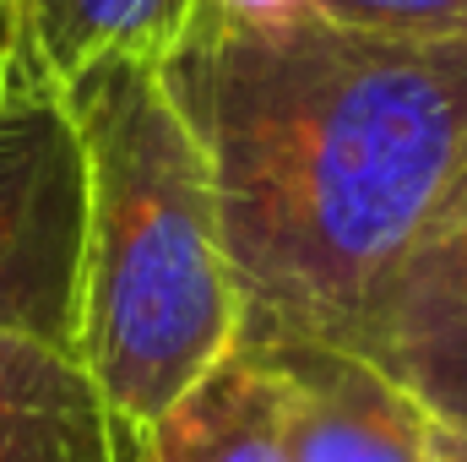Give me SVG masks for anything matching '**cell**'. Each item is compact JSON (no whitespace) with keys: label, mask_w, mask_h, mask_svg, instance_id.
<instances>
[{"label":"cell","mask_w":467,"mask_h":462,"mask_svg":"<svg viewBox=\"0 0 467 462\" xmlns=\"http://www.w3.org/2000/svg\"><path fill=\"white\" fill-rule=\"evenodd\" d=\"M88 147L66 93L0 55V327L71 343L88 278Z\"/></svg>","instance_id":"3"},{"label":"cell","mask_w":467,"mask_h":462,"mask_svg":"<svg viewBox=\"0 0 467 462\" xmlns=\"http://www.w3.org/2000/svg\"><path fill=\"white\" fill-rule=\"evenodd\" d=\"M343 348L402 381L441 430H467V169L369 289Z\"/></svg>","instance_id":"4"},{"label":"cell","mask_w":467,"mask_h":462,"mask_svg":"<svg viewBox=\"0 0 467 462\" xmlns=\"http://www.w3.org/2000/svg\"><path fill=\"white\" fill-rule=\"evenodd\" d=\"M152 462H294L277 370L255 348H234L152 430Z\"/></svg>","instance_id":"8"},{"label":"cell","mask_w":467,"mask_h":462,"mask_svg":"<svg viewBox=\"0 0 467 462\" xmlns=\"http://www.w3.org/2000/svg\"><path fill=\"white\" fill-rule=\"evenodd\" d=\"M16 49V0H0V55Z\"/></svg>","instance_id":"11"},{"label":"cell","mask_w":467,"mask_h":462,"mask_svg":"<svg viewBox=\"0 0 467 462\" xmlns=\"http://www.w3.org/2000/svg\"><path fill=\"white\" fill-rule=\"evenodd\" d=\"M239 11H316L343 27L408 33V38H467V0H223Z\"/></svg>","instance_id":"9"},{"label":"cell","mask_w":467,"mask_h":462,"mask_svg":"<svg viewBox=\"0 0 467 462\" xmlns=\"http://www.w3.org/2000/svg\"><path fill=\"white\" fill-rule=\"evenodd\" d=\"M0 462H152L82 348L0 327Z\"/></svg>","instance_id":"6"},{"label":"cell","mask_w":467,"mask_h":462,"mask_svg":"<svg viewBox=\"0 0 467 462\" xmlns=\"http://www.w3.org/2000/svg\"><path fill=\"white\" fill-rule=\"evenodd\" d=\"M66 104L93 191L77 348L152 436L244 343L213 174L158 60L115 55L77 77Z\"/></svg>","instance_id":"2"},{"label":"cell","mask_w":467,"mask_h":462,"mask_svg":"<svg viewBox=\"0 0 467 462\" xmlns=\"http://www.w3.org/2000/svg\"><path fill=\"white\" fill-rule=\"evenodd\" d=\"M430 462H467V430H435Z\"/></svg>","instance_id":"10"},{"label":"cell","mask_w":467,"mask_h":462,"mask_svg":"<svg viewBox=\"0 0 467 462\" xmlns=\"http://www.w3.org/2000/svg\"><path fill=\"white\" fill-rule=\"evenodd\" d=\"M229 245L244 343H343L467 169V38L196 0L158 60Z\"/></svg>","instance_id":"1"},{"label":"cell","mask_w":467,"mask_h":462,"mask_svg":"<svg viewBox=\"0 0 467 462\" xmlns=\"http://www.w3.org/2000/svg\"><path fill=\"white\" fill-rule=\"evenodd\" d=\"M255 353L283 381L294 462H430L441 425L364 353L321 338H283Z\"/></svg>","instance_id":"5"},{"label":"cell","mask_w":467,"mask_h":462,"mask_svg":"<svg viewBox=\"0 0 467 462\" xmlns=\"http://www.w3.org/2000/svg\"><path fill=\"white\" fill-rule=\"evenodd\" d=\"M191 11L196 0H16V55L44 88L66 93L115 55L163 60Z\"/></svg>","instance_id":"7"}]
</instances>
